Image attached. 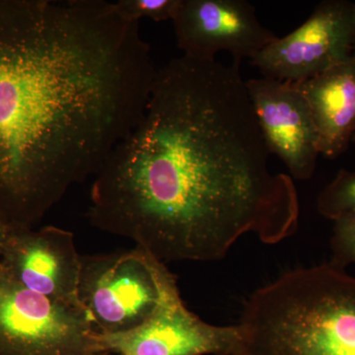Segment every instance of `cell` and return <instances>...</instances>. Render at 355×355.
<instances>
[{
  "label": "cell",
  "instance_id": "obj_1",
  "mask_svg": "<svg viewBox=\"0 0 355 355\" xmlns=\"http://www.w3.org/2000/svg\"><path fill=\"white\" fill-rule=\"evenodd\" d=\"M270 155L240 64L172 58L95 175L89 220L165 265L220 261L249 233L279 244L297 232L300 202Z\"/></svg>",
  "mask_w": 355,
  "mask_h": 355
},
{
  "label": "cell",
  "instance_id": "obj_2",
  "mask_svg": "<svg viewBox=\"0 0 355 355\" xmlns=\"http://www.w3.org/2000/svg\"><path fill=\"white\" fill-rule=\"evenodd\" d=\"M157 69L104 0H0V216L38 220L137 125Z\"/></svg>",
  "mask_w": 355,
  "mask_h": 355
},
{
  "label": "cell",
  "instance_id": "obj_3",
  "mask_svg": "<svg viewBox=\"0 0 355 355\" xmlns=\"http://www.w3.org/2000/svg\"><path fill=\"white\" fill-rule=\"evenodd\" d=\"M234 355H355V277L334 261L296 268L257 289Z\"/></svg>",
  "mask_w": 355,
  "mask_h": 355
},
{
  "label": "cell",
  "instance_id": "obj_4",
  "mask_svg": "<svg viewBox=\"0 0 355 355\" xmlns=\"http://www.w3.org/2000/svg\"><path fill=\"white\" fill-rule=\"evenodd\" d=\"M158 301L139 328L116 335L97 334L102 354L110 355H234L241 343L239 324L207 323L187 308L176 279L148 254Z\"/></svg>",
  "mask_w": 355,
  "mask_h": 355
},
{
  "label": "cell",
  "instance_id": "obj_5",
  "mask_svg": "<svg viewBox=\"0 0 355 355\" xmlns=\"http://www.w3.org/2000/svg\"><path fill=\"white\" fill-rule=\"evenodd\" d=\"M80 306L0 277V355H104Z\"/></svg>",
  "mask_w": 355,
  "mask_h": 355
},
{
  "label": "cell",
  "instance_id": "obj_6",
  "mask_svg": "<svg viewBox=\"0 0 355 355\" xmlns=\"http://www.w3.org/2000/svg\"><path fill=\"white\" fill-rule=\"evenodd\" d=\"M158 288L144 250L81 254L77 298L96 333L139 328L157 304Z\"/></svg>",
  "mask_w": 355,
  "mask_h": 355
},
{
  "label": "cell",
  "instance_id": "obj_7",
  "mask_svg": "<svg viewBox=\"0 0 355 355\" xmlns=\"http://www.w3.org/2000/svg\"><path fill=\"white\" fill-rule=\"evenodd\" d=\"M355 2L324 0L286 36L251 58L263 77L302 83L354 57Z\"/></svg>",
  "mask_w": 355,
  "mask_h": 355
},
{
  "label": "cell",
  "instance_id": "obj_8",
  "mask_svg": "<svg viewBox=\"0 0 355 355\" xmlns=\"http://www.w3.org/2000/svg\"><path fill=\"white\" fill-rule=\"evenodd\" d=\"M172 23L178 48L198 60H216L225 51L241 64L277 38L247 0H181Z\"/></svg>",
  "mask_w": 355,
  "mask_h": 355
},
{
  "label": "cell",
  "instance_id": "obj_9",
  "mask_svg": "<svg viewBox=\"0 0 355 355\" xmlns=\"http://www.w3.org/2000/svg\"><path fill=\"white\" fill-rule=\"evenodd\" d=\"M266 146L300 181L314 175L319 139L309 105L297 83L261 76L246 81Z\"/></svg>",
  "mask_w": 355,
  "mask_h": 355
},
{
  "label": "cell",
  "instance_id": "obj_10",
  "mask_svg": "<svg viewBox=\"0 0 355 355\" xmlns=\"http://www.w3.org/2000/svg\"><path fill=\"white\" fill-rule=\"evenodd\" d=\"M4 250L8 272L0 277L40 295L80 306L77 289L81 254L77 252L73 233L55 226L37 233L12 227Z\"/></svg>",
  "mask_w": 355,
  "mask_h": 355
},
{
  "label": "cell",
  "instance_id": "obj_11",
  "mask_svg": "<svg viewBox=\"0 0 355 355\" xmlns=\"http://www.w3.org/2000/svg\"><path fill=\"white\" fill-rule=\"evenodd\" d=\"M297 84L309 105L320 155L340 157L355 133V58Z\"/></svg>",
  "mask_w": 355,
  "mask_h": 355
},
{
  "label": "cell",
  "instance_id": "obj_12",
  "mask_svg": "<svg viewBox=\"0 0 355 355\" xmlns=\"http://www.w3.org/2000/svg\"><path fill=\"white\" fill-rule=\"evenodd\" d=\"M317 209L333 221L355 214V171L340 170L318 196Z\"/></svg>",
  "mask_w": 355,
  "mask_h": 355
},
{
  "label": "cell",
  "instance_id": "obj_13",
  "mask_svg": "<svg viewBox=\"0 0 355 355\" xmlns=\"http://www.w3.org/2000/svg\"><path fill=\"white\" fill-rule=\"evenodd\" d=\"M181 0H119L114 2L116 11L125 19L140 22L144 18L163 22L173 20Z\"/></svg>",
  "mask_w": 355,
  "mask_h": 355
},
{
  "label": "cell",
  "instance_id": "obj_14",
  "mask_svg": "<svg viewBox=\"0 0 355 355\" xmlns=\"http://www.w3.org/2000/svg\"><path fill=\"white\" fill-rule=\"evenodd\" d=\"M331 248V261L343 268L355 265V214L334 221Z\"/></svg>",
  "mask_w": 355,
  "mask_h": 355
},
{
  "label": "cell",
  "instance_id": "obj_15",
  "mask_svg": "<svg viewBox=\"0 0 355 355\" xmlns=\"http://www.w3.org/2000/svg\"><path fill=\"white\" fill-rule=\"evenodd\" d=\"M12 227L13 226L7 223L2 217H0V245L6 244L7 237H8L9 232H10Z\"/></svg>",
  "mask_w": 355,
  "mask_h": 355
},
{
  "label": "cell",
  "instance_id": "obj_16",
  "mask_svg": "<svg viewBox=\"0 0 355 355\" xmlns=\"http://www.w3.org/2000/svg\"><path fill=\"white\" fill-rule=\"evenodd\" d=\"M352 142H354V144H355V133H354V139H352Z\"/></svg>",
  "mask_w": 355,
  "mask_h": 355
},
{
  "label": "cell",
  "instance_id": "obj_17",
  "mask_svg": "<svg viewBox=\"0 0 355 355\" xmlns=\"http://www.w3.org/2000/svg\"><path fill=\"white\" fill-rule=\"evenodd\" d=\"M354 57L355 58V44H354Z\"/></svg>",
  "mask_w": 355,
  "mask_h": 355
},
{
  "label": "cell",
  "instance_id": "obj_18",
  "mask_svg": "<svg viewBox=\"0 0 355 355\" xmlns=\"http://www.w3.org/2000/svg\"><path fill=\"white\" fill-rule=\"evenodd\" d=\"M105 355H110V354H105Z\"/></svg>",
  "mask_w": 355,
  "mask_h": 355
},
{
  "label": "cell",
  "instance_id": "obj_19",
  "mask_svg": "<svg viewBox=\"0 0 355 355\" xmlns=\"http://www.w3.org/2000/svg\"><path fill=\"white\" fill-rule=\"evenodd\" d=\"M105 355V354H104Z\"/></svg>",
  "mask_w": 355,
  "mask_h": 355
}]
</instances>
